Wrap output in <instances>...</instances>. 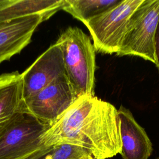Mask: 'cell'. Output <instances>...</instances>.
Here are the masks:
<instances>
[{
    "label": "cell",
    "mask_w": 159,
    "mask_h": 159,
    "mask_svg": "<svg viewBox=\"0 0 159 159\" xmlns=\"http://www.w3.org/2000/svg\"><path fill=\"white\" fill-rule=\"evenodd\" d=\"M45 147L69 143L86 149L94 157L107 159L121 150L117 109L94 96L78 97L44 133Z\"/></svg>",
    "instance_id": "cell-1"
},
{
    "label": "cell",
    "mask_w": 159,
    "mask_h": 159,
    "mask_svg": "<svg viewBox=\"0 0 159 159\" xmlns=\"http://www.w3.org/2000/svg\"><path fill=\"white\" fill-rule=\"evenodd\" d=\"M63 53L65 74L77 98L94 96L95 48L88 35L69 27L56 41Z\"/></svg>",
    "instance_id": "cell-2"
},
{
    "label": "cell",
    "mask_w": 159,
    "mask_h": 159,
    "mask_svg": "<svg viewBox=\"0 0 159 159\" xmlns=\"http://www.w3.org/2000/svg\"><path fill=\"white\" fill-rule=\"evenodd\" d=\"M159 21V0H143L127 24L118 56L132 55L155 63V34Z\"/></svg>",
    "instance_id": "cell-3"
},
{
    "label": "cell",
    "mask_w": 159,
    "mask_h": 159,
    "mask_svg": "<svg viewBox=\"0 0 159 159\" xmlns=\"http://www.w3.org/2000/svg\"><path fill=\"white\" fill-rule=\"evenodd\" d=\"M143 0H120L106 11L84 23L89 31L96 51L117 53L128 21Z\"/></svg>",
    "instance_id": "cell-4"
},
{
    "label": "cell",
    "mask_w": 159,
    "mask_h": 159,
    "mask_svg": "<svg viewBox=\"0 0 159 159\" xmlns=\"http://www.w3.org/2000/svg\"><path fill=\"white\" fill-rule=\"evenodd\" d=\"M48 127L24 110L0 137V159H22L44 148L42 137Z\"/></svg>",
    "instance_id": "cell-5"
},
{
    "label": "cell",
    "mask_w": 159,
    "mask_h": 159,
    "mask_svg": "<svg viewBox=\"0 0 159 159\" xmlns=\"http://www.w3.org/2000/svg\"><path fill=\"white\" fill-rule=\"evenodd\" d=\"M77 98L67 77L63 75L24 100V109L50 127Z\"/></svg>",
    "instance_id": "cell-6"
},
{
    "label": "cell",
    "mask_w": 159,
    "mask_h": 159,
    "mask_svg": "<svg viewBox=\"0 0 159 159\" xmlns=\"http://www.w3.org/2000/svg\"><path fill=\"white\" fill-rule=\"evenodd\" d=\"M24 101L57 78L66 75L62 51L57 43L50 45L21 73Z\"/></svg>",
    "instance_id": "cell-7"
},
{
    "label": "cell",
    "mask_w": 159,
    "mask_h": 159,
    "mask_svg": "<svg viewBox=\"0 0 159 159\" xmlns=\"http://www.w3.org/2000/svg\"><path fill=\"white\" fill-rule=\"evenodd\" d=\"M44 21L42 16L32 14L0 24V64L20 53L30 42L37 27Z\"/></svg>",
    "instance_id": "cell-8"
},
{
    "label": "cell",
    "mask_w": 159,
    "mask_h": 159,
    "mask_svg": "<svg viewBox=\"0 0 159 159\" xmlns=\"http://www.w3.org/2000/svg\"><path fill=\"white\" fill-rule=\"evenodd\" d=\"M120 121L122 159H148L152 155V142L144 129L132 112L123 106L117 109Z\"/></svg>",
    "instance_id": "cell-9"
},
{
    "label": "cell",
    "mask_w": 159,
    "mask_h": 159,
    "mask_svg": "<svg viewBox=\"0 0 159 159\" xmlns=\"http://www.w3.org/2000/svg\"><path fill=\"white\" fill-rule=\"evenodd\" d=\"M24 109L23 85L18 71L0 75V137Z\"/></svg>",
    "instance_id": "cell-10"
},
{
    "label": "cell",
    "mask_w": 159,
    "mask_h": 159,
    "mask_svg": "<svg viewBox=\"0 0 159 159\" xmlns=\"http://www.w3.org/2000/svg\"><path fill=\"white\" fill-rule=\"evenodd\" d=\"M63 4L64 0H0V24L32 14H40L47 20Z\"/></svg>",
    "instance_id": "cell-11"
},
{
    "label": "cell",
    "mask_w": 159,
    "mask_h": 159,
    "mask_svg": "<svg viewBox=\"0 0 159 159\" xmlns=\"http://www.w3.org/2000/svg\"><path fill=\"white\" fill-rule=\"evenodd\" d=\"M120 1V0H64L61 10L84 24Z\"/></svg>",
    "instance_id": "cell-12"
},
{
    "label": "cell",
    "mask_w": 159,
    "mask_h": 159,
    "mask_svg": "<svg viewBox=\"0 0 159 159\" xmlns=\"http://www.w3.org/2000/svg\"><path fill=\"white\" fill-rule=\"evenodd\" d=\"M89 154H91L89 151L81 147L61 143L53 146L49 159H82Z\"/></svg>",
    "instance_id": "cell-13"
},
{
    "label": "cell",
    "mask_w": 159,
    "mask_h": 159,
    "mask_svg": "<svg viewBox=\"0 0 159 159\" xmlns=\"http://www.w3.org/2000/svg\"><path fill=\"white\" fill-rule=\"evenodd\" d=\"M53 148V146L42 148L22 159H49L52 155Z\"/></svg>",
    "instance_id": "cell-14"
},
{
    "label": "cell",
    "mask_w": 159,
    "mask_h": 159,
    "mask_svg": "<svg viewBox=\"0 0 159 159\" xmlns=\"http://www.w3.org/2000/svg\"><path fill=\"white\" fill-rule=\"evenodd\" d=\"M155 64L159 71V21L155 34Z\"/></svg>",
    "instance_id": "cell-15"
},
{
    "label": "cell",
    "mask_w": 159,
    "mask_h": 159,
    "mask_svg": "<svg viewBox=\"0 0 159 159\" xmlns=\"http://www.w3.org/2000/svg\"><path fill=\"white\" fill-rule=\"evenodd\" d=\"M89 159H98V158H96L94 157L93 156H92V155H90V156H89Z\"/></svg>",
    "instance_id": "cell-16"
},
{
    "label": "cell",
    "mask_w": 159,
    "mask_h": 159,
    "mask_svg": "<svg viewBox=\"0 0 159 159\" xmlns=\"http://www.w3.org/2000/svg\"><path fill=\"white\" fill-rule=\"evenodd\" d=\"M156 159H159V157H158V158H156Z\"/></svg>",
    "instance_id": "cell-17"
}]
</instances>
